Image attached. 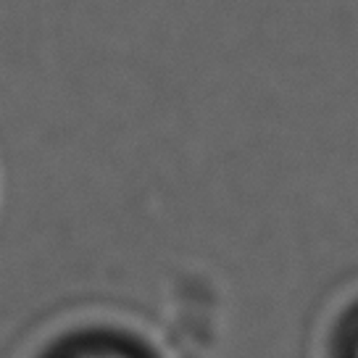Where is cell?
<instances>
[{
	"instance_id": "1",
	"label": "cell",
	"mask_w": 358,
	"mask_h": 358,
	"mask_svg": "<svg viewBox=\"0 0 358 358\" xmlns=\"http://www.w3.org/2000/svg\"><path fill=\"white\" fill-rule=\"evenodd\" d=\"M77 358H124L119 353H106V350H90V353H82Z\"/></svg>"
},
{
	"instance_id": "2",
	"label": "cell",
	"mask_w": 358,
	"mask_h": 358,
	"mask_svg": "<svg viewBox=\"0 0 358 358\" xmlns=\"http://www.w3.org/2000/svg\"><path fill=\"white\" fill-rule=\"evenodd\" d=\"M350 358H358V329L353 335V343H350Z\"/></svg>"
}]
</instances>
